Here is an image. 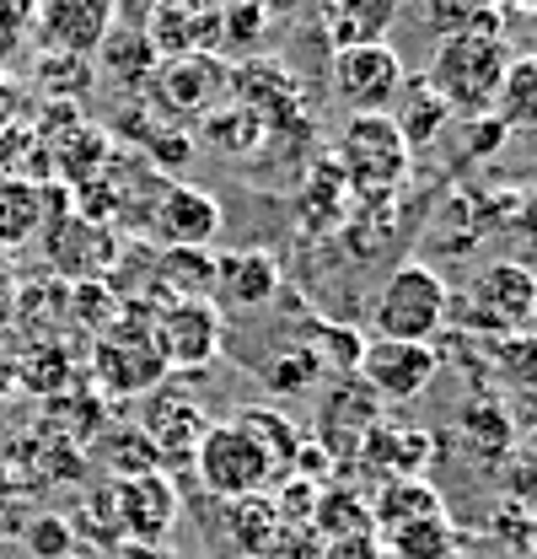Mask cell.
<instances>
[{"mask_svg":"<svg viewBox=\"0 0 537 559\" xmlns=\"http://www.w3.org/2000/svg\"><path fill=\"white\" fill-rule=\"evenodd\" d=\"M323 377H329L323 360L301 345V340H290V345L264 366V382L274 388V393H296V388H312V382H323Z\"/></svg>","mask_w":537,"mask_h":559,"instance_id":"cell-45","label":"cell"},{"mask_svg":"<svg viewBox=\"0 0 537 559\" xmlns=\"http://www.w3.org/2000/svg\"><path fill=\"white\" fill-rule=\"evenodd\" d=\"M172 5H215V0H172Z\"/></svg>","mask_w":537,"mask_h":559,"instance_id":"cell-56","label":"cell"},{"mask_svg":"<svg viewBox=\"0 0 537 559\" xmlns=\"http://www.w3.org/2000/svg\"><path fill=\"white\" fill-rule=\"evenodd\" d=\"M200 140L210 145V151H220V156L242 162V156H253V151L268 140V119L264 114H253L248 103L226 97L220 108H210V114L200 119Z\"/></svg>","mask_w":537,"mask_h":559,"instance_id":"cell-27","label":"cell"},{"mask_svg":"<svg viewBox=\"0 0 537 559\" xmlns=\"http://www.w3.org/2000/svg\"><path fill=\"white\" fill-rule=\"evenodd\" d=\"M398 0H334L323 11V27L334 38V49H360V44H382L387 22H393Z\"/></svg>","mask_w":537,"mask_h":559,"instance_id":"cell-34","label":"cell"},{"mask_svg":"<svg viewBox=\"0 0 537 559\" xmlns=\"http://www.w3.org/2000/svg\"><path fill=\"white\" fill-rule=\"evenodd\" d=\"M516 425H522V430H537V388H527V393H522V404H516Z\"/></svg>","mask_w":537,"mask_h":559,"instance_id":"cell-55","label":"cell"},{"mask_svg":"<svg viewBox=\"0 0 537 559\" xmlns=\"http://www.w3.org/2000/svg\"><path fill=\"white\" fill-rule=\"evenodd\" d=\"M114 511H119V538L124 544H167L178 527V485L167 468L140 474V479H119L114 485Z\"/></svg>","mask_w":537,"mask_h":559,"instance_id":"cell-16","label":"cell"},{"mask_svg":"<svg viewBox=\"0 0 537 559\" xmlns=\"http://www.w3.org/2000/svg\"><path fill=\"white\" fill-rule=\"evenodd\" d=\"M108 419H114V404H108L92 382H75V388H65V393L44 399V425L60 430L65 441H75L81 452L92 447V436H97Z\"/></svg>","mask_w":537,"mask_h":559,"instance_id":"cell-26","label":"cell"},{"mask_svg":"<svg viewBox=\"0 0 537 559\" xmlns=\"http://www.w3.org/2000/svg\"><path fill=\"white\" fill-rule=\"evenodd\" d=\"M226 97H231V66L220 55H172L156 66L151 86H145V108L167 124H183V119L200 124Z\"/></svg>","mask_w":537,"mask_h":559,"instance_id":"cell-6","label":"cell"},{"mask_svg":"<svg viewBox=\"0 0 537 559\" xmlns=\"http://www.w3.org/2000/svg\"><path fill=\"white\" fill-rule=\"evenodd\" d=\"M114 27H119V0H38V16H33L38 44L75 60H92Z\"/></svg>","mask_w":537,"mask_h":559,"instance_id":"cell-15","label":"cell"},{"mask_svg":"<svg viewBox=\"0 0 537 559\" xmlns=\"http://www.w3.org/2000/svg\"><path fill=\"white\" fill-rule=\"evenodd\" d=\"M151 38V49L162 60L172 55H215L220 49V0L215 5H172V0H156L151 22L140 27Z\"/></svg>","mask_w":537,"mask_h":559,"instance_id":"cell-19","label":"cell"},{"mask_svg":"<svg viewBox=\"0 0 537 559\" xmlns=\"http://www.w3.org/2000/svg\"><path fill=\"white\" fill-rule=\"evenodd\" d=\"M151 301H124V318L92 340V355H86V371H92V388L114 404V399H145L151 388H162L172 371L167 360L156 355V340H151Z\"/></svg>","mask_w":537,"mask_h":559,"instance_id":"cell-3","label":"cell"},{"mask_svg":"<svg viewBox=\"0 0 537 559\" xmlns=\"http://www.w3.org/2000/svg\"><path fill=\"white\" fill-rule=\"evenodd\" d=\"M537 312V275L516 259H494L473 275L468 307H463V323L478 329L484 340L494 334H527Z\"/></svg>","mask_w":537,"mask_h":559,"instance_id":"cell-8","label":"cell"},{"mask_svg":"<svg viewBox=\"0 0 537 559\" xmlns=\"http://www.w3.org/2000/svg\"><path fill=\"white\" fill-rule=\"evenodd\" d=\"M38 16V0H0V33L5 38H22Z\"/></svg>","mask_w":537,"mask_h":559,"instance_id":"cell-50","label":"cell"},{"mask_svg":"<svg viewBox=\"0 0 537 559\" xmlns=\"http://www.w3.org/2000/svg\"><path fill=\"white\" fill-rule=\"evenodd\" d=\"M145 237L151 248H210L220 237V200L200 183H162L156 205L145 215Z\"/></svg>","mask_w":537,"mask_h":559,"instance_id":"cell-13","label":"cell"},{"mask_svg":"<svg viewBox=\"0 0 537 559\" xmlns=\"http://www.w3.org/2000/svg\"><path fill=\"white\" fill-rule=\"evenodd\" d=\"M511 226H516V248H522V259L516 264H527L537 275V183L516 200V215H511Z\"/></svg>","mask_w":537,"mask_h":559,"instance_id":"cell-47","label":"cell"},{"mask_svg":"<svg viewBox=\"0 0 537 559\" xmlns=\"http://www.w3.org/2000/svg\"><path fill=\"white\" fill-rule=\"evenodd\" d=\"M296 340L323 360V371H344V377H355V366L366 355V334L349 329V323H329V318H312Z\"/></svg>","mask_w":537,"mask_h":559,"instance_id":"cell-42","label":"cell"},{"mask_svg":"<svg viewBox=\"0 0 537 559\" xmlns=\"http://www.w3.org/2000/svg\"><path fill=\"white\" fill-rule=\"evenodd\" d=\"M441 511H446V500H441L435 485H425V479H387L377 489V500H371V533L387 538V533H398L408 522L441 516Z\"/></svg>","mask_w":537,"mask_h":559,"instance_id":"cell-29","label":"cell"},{"mask_svg":"<svg viewBox=\"0 0 537 559\" xmlns=\"http://www.w3.org/2000/svg\"><path fill=\"white\" fill-rule=\"evenodd\" d=\"M70 559H97V555H86V549H81V555H70Z\"/></svg>","mask_w":537,"mask_h":559,"instance_id":"cell-58","label":"cell"},{"mask_svg":"<svg viewBox=\"0 0 537 559\" xmlns=\"http://www.w3.org/2000/svg\"><path fill=\"white\" fill-rule=\"evenodd\" d=\"M441 371V349L435 345H403V340H366V355L355 366L360 388L387 409V404H414L430 393Z\"/></svg>","mask_w":537,"mask_h":559,"instance_id":"cell-11","label":"cell"},{"mask_svg":"<svg viewBox=\"0 0 537 559\" xmlns=\"http://www.w3.org/2000/svg\"><path fill=\"white\" fill-rule=\"evenodd\" d=\"M463 447H468L473 463L500 468L511 457V447H516V419H511V409L500 399H473L468 409H463Z\"/></svg>","mask_w":537,"mask_h":559,"instance_id":"cell-28","label":"cell"},{"mask_svg":"<svg viewBox=\"0 0 537 559\" xmlns=\"http://www.w3.org/2000/svg\"><path fill=\"white\" fill-rule=\"evenodd\" d=\"M11 301H16V264H11V248H0V323L11 318Z\"/></svg>","mask_w":537,"mask_h":559,"instance_id":"cell-52","label":"cell"},{"mask_svg":"<svg viewBox=\"0 0 537 559\" xmlns=\"http://www.w3.org/2000/svg\"><path fill=\"white\" fill-rule=\"evenodd\" d=\"M215 253L210 248H156V290L167 301H210Z\"/></svg>","mask_w":537,"mask_h":559,"instance_id":"cell-32","label":"cell"},{"mask_svg":"<svg viewBox=\"0 0 537 559\" xmlns=\"http://www.w3.org/2000/svg\"><path fill=\"white\" fill-rule=\"evenodd\" d=\"M92 66H97V75H108L119 92L145 97V86H151V75H156V66H162V55L151 49V38H145L140 27H114L108 44L92 55Z\"/></svg>","mask_w":537,"mask_h":559,"instance_id":"cell-25","label":"cell"},{"mask_svg":"<svg viewBox=\"0 0 537 559\" xmlns=\"http://www.w3.org/2000/svg\"><path fill=\"white\" fill-rule=\"evenodd\" d=\"M403 81V55L382 38V44H360V49H334V66H329V92L334 103L355 119V114H393Z\"/></svg>","mask_w":537,"mask_h":559,"instance_id":"cell-7","label":"cell"},{"mask_svg":"<svg viewBox=\"0 0 537 559\" xmlns=\"http://www.w3.org/2000/svg\"><path fill=\"white\" fill-rule=\"evenodd\" d=\"M11 366H16V388H27L38 399H55V393L81 382V360H75V349L65 340H38V345L22 349Z\"/></svg>","mask_w":537,"mask_h":559,"instance_id":"cell-30","label":"cell"},{"mask_svg":"<svg viewBox=\"0 0 537 559\" xmlns=\"http://www.w3.org/2000/svg\"><path fill=\"white\" fill-rule=\"evenodd\" d=\"M478 360H484V371L494 377V388H516V393L537 388V340L533 334L478 340Z\"/></svg>","mask_w":537,"mask_h":559,"instance_id":"cell-35","label":"cell"},{"mask_svg":"<svg viewBox=\"0 0 537 559\" xmlns=\"http://www.w3.org/2000/svg\"><path fill=\"white\" fill-rule=\"evenodd\" d=\"M237 425H242V430H253V441L264 447V457L274 463V474H279V479H290V468H296V457H301L307 436H301L285 415H274V409H242Z\"/></svg>","mask_w":537,"mask_h":559,"instance_id":"cell-41","label":"cell"},{"mask_svg":"<svg viewBox=\"0 0 537 559\" xmlns=\"http://www.w3.org/2000/svg\"><path fill=\"white\" fill-rule=\"evenodd\" d=\"M22 549L33 559H70L81 555V538H75V527H70L65 511H27V522H22Z\"/></svg>","mask_w":537,"mask_h":559,"instance_id":"cell-44","label":"cell"},{"mask_svg":"<svg viewBox=\"0 0 537 559\" xmlns=\"http://www.w3.org/2000/svg\"><path fill=\"white\" fill-rule=\"evenodd\" d=\"M22 108H27V97H22V86L0 70V130H11L16 119H22Z\"/></svg>","mask_w":537,"mask_h":559,"instance_id":"cell-51","label":"cell"},{"mask_svg":"<svg viewBox=\"0 0 537 559\" xmlns=\"http://www.w3.org/2000/svg\"><path fill=\"white\" fill-rule=\"evenodd\" d=\"M220 533H226V544L237 549V559H274V549L285 544L290 527L279 522V511H274L268 495H248V500H231V506H226Z\"/></svg>","mask_w":537,"mask_h":559,"instance_id":"cell-23","label":"cell"},{"mask_svg":"<svg viewBox=\"0 0 537 559\" xmlns=\"http://www.w3.org/2000/svg\"><path fill=\"white\" fill-rule=\"evenodd\" d=\"M446 119H452V108L430 92V81H425V75H408L403 92H398V103H393V124H398V135L408 140V151L441 135Z\"/></svg>","mask_w":537,"mask_h":559,"instance_id":"cell-36","label":"cell"},{"mask_svg":"<svg viewBox=\"0 0 537 559\" xmlns=\"http://www.w3.org/2000/svg\"><path fill=\"white\" fill-rule=\"evenodd\" d=\"M33 81L44 92V103H81L92 86H97V66L92 60H75V55H55V49H38L33 60Z\"/></svg>","mask_w":537,"mask_h":559,"instance_id":"cell-39","label":"cell"},{"mask_svg":"<svg viewBox=\"0 0 537 559\" xmlns=\"http://www.w3.org/2000/svg\"><path fill=\"white\" fill-rule=\"evenodd\" d=\"M489 114L505 124V135H522V130L537 135V55H511Z\"/></svg>","mask_w":537,"mask_h":559,"instance_id":"cell-33","label":"cell"},{"mask_svg":"<svg viewBox=\"0 0 537 559\" xmlns=\"http://www.w3.org/2000/svg\"><path fill=\"white\" fill-rule=\"evenodd\" d=\"M22 522H27L22 500H16V495H0V538H16V533H22Z\"/></svg>","mask_w":537,"mask_h":559,"instance_id":"cell-54","label":"cell"},{"mask_svg":"<svg viewBox=\"0 0 537 559\" xmlns=\"http://www.w3.org/2000/svg\"><path fill=\"white\" fill-rule=\"evenodd\" d=\"M264 27H268L264 0H220V44L248 49V44L264 38Z\"/></svg>","mask_w":537,"mask_h":559,"instance_id":"cell-46","label":"cell"},{"mask_svg":"<svg viewBox=\"0 0 537 559\" xmlns=\"http://www.w3.org/2000/svg\"><path fill=\"white\" fill-rule=\"evenodd\" d=\"M86 479V452L65 441L60 430L49 425H33L22 430L16 441L0 447V495H16V489H60V485H81Z\"/></svg>","mask_w":537,"mask_h":559,"instance_id":"cell-9","label":"cell"},{"mask_svg":"<svg viewBox=\"0 0 537 559\" xmlns=\"http://www.w3.org/2000/svg\"><path fill=\"white\" fill-rule=\"evenodd\" d=\"M70 210V189L60 183H27V178H0V248H22L44 237V226Z\"/></svg>","mask_w":537,"mask_h":559,"instance_id":"cell-20","label":"cell"},{"mask_svg":"<svg viewBox=\"0 0 537 559\" xmlns=\"http://www.w3.org/2000/svg\"><path fill=\"white\" fill-rule=\"evenodd\" d=\"M452 312V290L425 259H408L377 285L371 296V340H403V345H435V334L446 329Z\"/></svg>","mask_w":537,"mask_h":559,"instance_id":"cell-4","label":"cell"},{"mask_svg":"<svg viewBox=\"0 0 537 559\" xmlns=\"http://www.w3.org/2000/svg\"><path fill=\"white\" fill-rule=\"evenodd\" d=\"M108 559H183L172 544H119Z\"/></svg>","mask_w":537,"mask_h":559,"instance_id":"cell-53","label":"cell"},{"mask_svg":"<svg viewBox=\"0 0 537 559\" xmlns=\"http://www.w3.org/2000/svg\"><path fill=\"white\" fill-rule=\"evenodd\" d=\"M312 533L323 544L334 538H355V533H371V500H360L355 489L344 485H323L318 489V506H312Z\"/></svg>","mask_w":537,"mask_h":559,"instance_id":"cell-38","label":"cell"},{"mask_svg":"<svg viewBox=\"0 0 537 559\" xmlns=\"http://www.w3.org/2000/svg\"><path fill=\"white\" fill-rule=\"evenodd\" d=\"M151 340H156V355L167 360V371H200V366H210L220 355L226 318L210 301H167V296H156L151 301Z\"/></svg>","mask_w":537,"mask_h":559,"instance_id":"cell-10","label":"cell"},{"mask_svg":"<svg viewBox=\"0 0 537 559\" xmlns=\"http://www.w3.org/2000/svg\"><path fill=\"white\" fill-rule=\"evenodd\" d=\"M11 323L27 329V345H38V340H60V334L70 329V285L65 280H55V275L16 280Z\"/></svg>","mask_w":537,"mask_h":559,"instance_id":"cell-24","label":"cell"},{"mask_svg":"<svg viewBox=\"0 0 537 559\" xmlns=\"http://www.w3.org/2000/svg\"><path fill=\"white\" fill-rule=\"evenodd\" d=\"M511 66V49H505V33H500V11L484 5L463 33H446L430 55V92L452 108V114H489L494 92H500V75Z\"/></svg>","mask_w":537,"mask_h":559,"instance_id":"cell-1","label":"cell"},{"mask_svg":"<svg viewBox=\"0 0 537 559\" xmlns=\"http://www.w3.org/2000/svg\"><path fill=\"white\" fill-rule=\"evenodd\" d=\"M522 5H537V0H522Z\"/></svg>","mask_w":537,"mask_h":559,"instance_id":"cell-59","label":"cell"},{"mask_svg":"<svg viewBox=\"0 0 537 559\" xmlns=\"http://www.w3.org/2000/svg\"><path fill=\"white\" fill-rule=\"evenodd\" d=\"M505 124L494 119V114H478V119H468V156H494L500 145H505Z\"/></svg>","mask_w":537,"mask_h":559,"instance_id":"cell-48","label":"cell"},{"mask_svg":"<svg viewBox=\"0 0 537 559\" xmlns=\"http://www.w3.org/2000/svg\"><path fill=\"white\" fill-rule=\"evenodd\" d=\"M70 527H75V538L81 544H92V549H103V555H114L124 538H119V511H114V485H92L81 495V511L70 516Z\"/></svg>","mask_w":537,"mask_h":559,"instance_id":"cell-43","label":"cell"},{"mask_svg":"<svg viewBox=\"0 0 537 559\" xmlns=\"http://www.w3.org/2000/svg\"><path fill=\"white\" fill-rule=\"evenodd\" d=\"M285 290L279 259L268 248H226L215 253V285H210V307L215 312H259Z\"/></svg>","mask_w":537,"mask_h":559,"instance_id":"cell-17","label":"cell"},{"mask_svg":"<svg viewBox=\"0 0 537 559\" xmlns=\"http://www.w3.org/2000/svg\"><path fill=\"white\" fill-rule=\"evenodd\" d=\"M355 463H382L387 479H419L425 463H430V436L414 430V425H398V419H377L355 452Z\"/></svg>","mask_w":537,"mask_h":559,"instance_id":"cell-22","label":"cell"},{"mask_svg":"<svg viewBox=\"0 0 537 559\" xmlns=\"http://www.w3.org/2000/svg\"><path fill=\"white\" fill-rule=\"evenodd\" d=\"M140 430L151 436V447L162 452V468H189L194 452H200L204 430H210V415L204 404L178 388V382H162L145 393V409H140Z\"/></svg>","mask_w":537,"mask_h":559,"instance_id":"cell-14","label":"cell"},{"mask_svg":"<svg viewBox=\"0 0 537 559\" xmlns=\"http://www.w3.org/2000/svg\"><path fill=\"white\" fill-rule=\"evenodd\" d=\"M382 419V404L360 388V377H344L334 382V393L323 399V415H318V447L338 463H355V452H360V441H366V430Z\"/></svg>","mask_w":537,"mask_h":559,"instance_id":"cell-18","label":"cell"},{"mask_svg":"<svg viewBox=\"0 0 537 559\" xmlns=\"http://www.w3.org/2000/svg\"><path fill=\"white\" fill-rule=\"evenodd\" d=\"M323 559H387V555H382L377 533H355V538H334V544H323Z\"/></svg>","mask_w":537,"mask_h":559,"instance_id":"cell-49","label":"cell"},{"mask_svg":"<svg viewBox=\"0 0 537 559\" xmlns=\"http://www.w3.org/2000/svg\"><path fill=\"white\" fill-rule=\"evenodd\" d=\"M189 468L200 474L204 495H215L226 506L231 500H248V495H268V485H279V474H274V463L264 457V447L237 419H210V430H204V441Z\"/></svg>","mask_w":537,"mask_h":559,"instance_id":"cell-5","label":"cell"},{"mask_svg":"<svg viewBox=\"0 0 537 559\" xmlns=\"http://www.w3.org/2000/svg\"><path fill=\"white\" fill-rule=\"evenodd\" d=\"M527 334H533V340H537V312H533V323H527Z\"/></svg>","mask_w":537,"mask_h":559,"instance_id":"cell-57","label":"cell"},{"mask_svg":"<svg viewBox=\"0 0 537 559\" xmlns=\"http://www.w3.org/2000/svg\"><path fill=\"white\" fill-rule=\"evenodd\" d=\"M382 544V555L387 559H452L457 555V527H452V516L441 511V516H419V522H408L398 533H387V538H377Z\"/></svg>","mask_w":537,"mask_h":559,"instance_id":"cell-37","label":"cell"},{"mask_svg":"<svg viewBox=\"0 0 537 559\" xmlns=\"http://www.w3.org/2000/svg\"><path fill=\"white\" fill-rule=\"evenodd\" d=\"M329 156H334L338 173H344L349 200H360V205H387V200H398L414 151H408V140L398 135L393 114H355V119H344V130H338Z\"/></svg>","mask_w":537,"mask_h":559,"instance_id":"cell-2","label":"cell"},{"mask_svg":"<svg viewBox=\"0 0 537 559\" xmlns=\"http://www.w3.org/2000/svg\"><path fill=\"white\" fill-rule=\"evenodd\" d=\"M344 205H349V189H344L338 162L334 156H318L307 167V178L296 183V210L307 215V231H334V226H344Z\"/></svg>","mask_w":537,"mask_h":559,"instance_id":"cell-31","label":"cell"},{"mask_svg":"<svg viewBox=\"0 0 537 559\" xmlns=\"http://www.w3.org/2000/svg\"><path fill=\"white\" fill-rule=\"evenodd\" d=\"M119 318H124V296L108 280L70 285V329H81V340H103Z\"/></svg>","mask_w":537,"mask_h":559,"instance_id":"cell-40","label":"cell"},{"mask_svg":"<svg viewBox=\"0 0 537 559\" xmlns=\"http://www.w3.org/2000/svg\"><path fill=\"white\" fill-rule=\"evenodd\" d=\"M44 259H49V275L65 280V285L108 280L114 264H119V237H114V226L65 210L44 226Z\"/></svg>","mask_w":537,"mask_h":559,"instance_id":"cell-12","label":"cell"},{"mask_svg":"<svg viewBox=\"0 0 537 559\" xmlns=\"http://www.w3.org/2000/svg\"><path fill=\"white\" fill-rule=\"evenodd\" d=\"M86 468H103L108 485L119 479H140V474H156L162 468V452L151 447V436L140 425H124V419H108L92 447H86Z\"/></svg>","mask_w":537,"mask_h":559,"instance_id":"cell-21","label":"cell"}]
</instances>
